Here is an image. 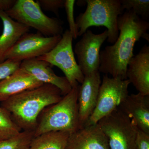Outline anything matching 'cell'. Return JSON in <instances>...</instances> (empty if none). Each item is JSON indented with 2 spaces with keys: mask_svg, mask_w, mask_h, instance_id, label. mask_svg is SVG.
<instances>
[{
  "mask_svg": "<svg viewBox=\"0 0 149 149\" xmlns=\"http://www.w3.org/2000/svg\"><path fill=\"white\" fill-rule=\"evenodd\" d=\"M102 81L100 72L85 76L78 91V116L80 128L83 127L93 113L97 100Z\"/></svg>",
  "mask_w": 149,
  "mask_h": 149,
  "instance_id": "obj_11",
  "label": "cell"
},
{
  "mask_svg": "<svg viewBox=\"0 0 149 149\" xmlns=\"http://www.w3.org/2000/svg\"><path fill=\"white\" fill-rule=\"evenodd\" d=\"M140 130L149 134V95H128L118 107Z\"/></svg>",
  "mask_w": 149,
  "mask_h": 149,
  "instance_id": "obj_16",
  "label": "cell"
},
{
  "mask_svg": "<svg viewBox=\"0 0 149 149\" xmlns=\"http://www.w3.org/2000/svg\"><path fill=\"white\" fill-rule=\"evenodd\" d=\"M74 0H65L64 8L66 12L67 19L69 27V31L73 39H76L78 36V30L74 18Z\"/></svg>",
  "mask_w": 149,
  "mask_h": 149,
  "instance_id": "obj_22",
  "label": "cell"
},
{
  "mask_svg": "<svg viewBox=\"0 0 149 149\" xmlns=\"http://www.w3.org/2000/svg\"><path fill=\"white\" fill-rule=\"evenodd\" d=\"M35 137L34 131L22 130L15 136L0 141V149H29Z\"/></svg>",
  "mask_w": 149,
  "mask_h": 149,
  "instance_id": "obj_19",
  "label": "cell"
},
{
  "mask_svg": "<svg viewBox=\"0 0 149 149\" xmlns=\"http://www.w3.org/2000/svg\"><path fill=\"white\" fill-rule=\"evenodd\" d=\"M21 131L8 112L0 107V141L10 138Z\"/></svg>",
  "mask_w": 149,
  "mask_h": 149,
  "instance_id": "obj_20",
  "label": "cell"
},
{
  "mask_svg": "<svg viewBox=\"0 0 149 149\" xmlns=\"http://www.w3.org/2000/svg\"><path fill=\"white\" fill-rule=\"evenodd\" d=\"M126 77L139 91L149 95V47L145 45L139 53L130 60L126 70Z\"/></svg>",
  "mask_w": 149,
  "mask_h": 149,
  "instance_id": "obj_12",
  "label": "cell"
},
{
  "mask_svg": "<svg viewBox=\"0 0 149 149\" xmlns=\"http://www.w3.org/2000/svg\"><path fill=\"white\" fill-rule=\"evenodd\" d=\"M65 149H110L98 123L86 125L70 135Z\"/></svg>",
  "mask_w": 149,
  "mask_h": 149,
  "instance_id": "obj_13",
  "label": "cell"
},
{
  "mask_svg": "<svg viewBox=\"0 0 149 149\" xmlns=\"http://www.w3.org/2000/svg\"><path fill=\"white\" fill-rule=\"evenodd\" d=\"M5 12L13 20L36 29L46 37L63 33V21L47 16L38 3L33 0H16L13 6Z\"/></svg>",
  "mask_w": 149,
  "mask_h": 149,
  "instance_id": "obj_5",
  "label": "cell"
},
{
  "mask_svg": "<svg viewBox=\"0 0 149 149\" xmlns=\"http://www.w3.org/2000/svg\"><path fill=\"white\" fill-rule=\"evenodd\" d=\"M130 84L128 79L121 80L104 74L95 108L84 126L97 124L118 108L129 95L128 89Z\"/></svg>",
  "mask_w": 149,
  "mask_h": 149,
  "instance_id": "obj_7",
  "label": "cell"
},
{
  "mask_svg": "<svg viewBox=\"0 0 149 149\" xmlns=\"http://www.w3.org/2000/svg\"><path fill=\"white\" fill-rule=\"evenodd\" d=\"M16 0H0V10H8L13 6Z\"/></svg>",
  "mask_w": 149,
  "mask_h": 149,
  "instance_id": "obj_26",
  "label": "cell"
},
{
  "mask_svg": "<svg viewBox=\"0 0 149 149\" xmlns=\"http://www.w3.org/2000/svg\"><path fill=\"white\" fill-rule=\"evenodd\" d=\"M63 96L54 85L43 84L2 102L1 107L10 115L22 130L35 131L37 118L46 107L56 103Z\"/></svg>",
  "mask_w": 149,
  "mask_h": 149,
  "instance_id": "obj_2",
  "label": "cell"
},
{
  "mask_svg": "<svg viewBox=\"0 0 149 149\" xmlns=\"http://www.w3.org/2000/svg\"><path fill=\"white\" fill-rule=\"evenodd\" d=\"M36 2L42 9L58 15L60 9L64 8L65 0H37Z\"/></svg>",
  "mask_w": 149,
  "mask_h": 149,
  "instance_id": "obj_24",
  "label": "cell"
},
{
  "mask_svg": "<svg viewBox=\"0 0 149 149\" xmlns=\"http://www.w3.org/2000/svg\"><path fill=\"white\" fill-rule=\"evenodd\" d=\"M110 149H136L137 127L118 108L99 120Z\"/></svg>",
  "mask_w": 149,
  "mask_h": 149,
  "instance_id": "obj_6",
  "label": "cell"
},
{
  "mask_svg": "<svg viewBox=\"0 0 149 149\" xmlns=\"http://www.w3.org/2000/svg\"><path fill=\"white\" fill-rule=\"evenodd\" d=\"M62 35L46 37L39 32L25 33L6 54L5 61L22 62L37 58L52 50L61 40Z\"/></svg>",
  "mask_w": 149,
  "mask_h": 149,
  "instance_id": "obj_9",
  "label": "cell"
},
{
  "mask_svg": "<svg viewBox=\"0 0 149 149\" xmlns=\"http://www.w3.org/2000/svg\"><path fill=\"white\" fill-rule=\"evenodd\" d=\"M0 18L3 24L2 34L0 36V63H1L5 61L6 54L22 35L29 32L30 28L13 20L4 11L0 10Z\"/></svg>",
  "mask_w": 149,
  "mask_h": 149,
  "instance_id": "obj_17",
  "label": "cell"
},
{
  "mask_svg": "<svg viewBox=\"0 0 149 149\" xmlns=\"http://www.w3.org/2000/svg\"><path fill=\"white\" fill-rule=\"evenodd\" d=\"M121 9L124 11L131 10L144 20L149 18V0H120Z\"/></svg>",
  "mask_w": 149,
  "mask_h": 149,
  "instance_id": "obj_21",
  "label": "cell"
},
{
  "mask_svg": "<svg viewBox=\"0 0 149 149\" xmlns=\"http://www.w3.org/2000/svg\"><path fill=\"white\" fill-rule=\"evenodd\" d=\"M52 67L48 62L37 58L23 61L20 66L43 84H51L57 87L61 91L63 96L65 95L72 88L66 77L58 76Z\"/></svg>",
  "mask_w": 149,
  "mask_h": 149,
  "instance_id": "obj_14",
  "label": "cell"
},
{
  "mask_svg": "<svg viewBox=\"0 0 149 149\" xmlns=\"http://www.w3.org/2000/svg\"><path fill=\"white\" fill-rule=\"evenodd\" d=\"M136 149H149V134L137 127L136 142Z\"/></svg>",
  "mask_w": 149,
  "mask_h": 149,
  "instance_id": "obj_25",
  "label": "cell"
},
{
  "mask_svg": "<svg viewBox=\"0 0 149 149\" xmlns=\"http://www.w3.org/2000/svg\"><path fill=\"white\" fill-rule=\"evenodd\" d=\"M21 62L7 59L0 63V81L10 76L20 68Z\"/></svg>",
  "mask_w": 149,
  "mask_h": 149,
  "instance_id": "obj_23",
  "label": "cell"
},
{
  "mask_svg": "<svg viewBox=\"0 0 149 149\" xmlns=\"http://www.w3.org/2000/svg\"><path fill=\"white\" fill-rule=\"evenodd\" d=\"M72 40L69 30H65L56 45L48 53L37 58L48 62L52 66L57 67L61 70L73 88L83 83L85 77L74 57Z\"/></svg>",
  "mask_w": 149,
  "mask_h": 149,
  "instance_id": "obj_8",
  "label": "cell"
},
{
  "mask_svg": "<svg viewBox=\"0 0 149 149\" xmlns=\"http://www.w3.org/2000/svg\"><path fill=\"white\" fill-rule=\"evenodd\" d=\"M43 84L26 70L20 67L0 81V102L5 101L11 97Z\"/></svg>",
  "mask_w": 149,
  "mask_h": 149,
  "instance_id": "obj_15",
  "label": "cell"
},
{
  "mask_svg": "<svg viewBox=\"0 0 149 149\" xmlns=\"http://www.w3.org/2000/svg\"><path fill=\"white\" fill-rule=\"evenodd\" d=\"M70 135L63 131H52L35 137L29 149H65Z\"/></svg>",
  "mask_w": 149,
  "mask_h": 149,
  "instance_id": "obj_18",
  "label": "cell"
},
{
  "mask_svg": "<svg viewBox=\"0 0 149 149\" xmlns=\"http://www.w3.org/2000/svg\"><path fill=\"white\" fill-rule=\"evenodd\" d=\"M118 26L119 35L115 42L100 52L99 71L125 80L128 63L134 56L135 44L141 38L149 42V22L132 11H125L118 17Z\"/></svg>",
  "mask_w": 149,
  "mask_h": 149,
  "instance_id": "obj_1",
  "label": "cell"
},
{
  "mask_svg": "<svg viewBox=\"0 0 149 149\" xmlns=\"http://www.w3.org/2000/svg\"><path fill=\"white\" fill-rule=\"evenodd\" d=\"M86 10L75 19L78 36H81L89 27L104 26L108 32L107 41L114 44L119 35L118 17L123 13L120 0H87Z\"/></svg>",
  "mask_w": 149,
  "mask_h": 149,
  "instance_id": "obj_4",
  "label": "cell"
},
{
  "mask_svg": "<svg viewBox=\"0 0 149 149\" xmlns=\"http://www.w3.org/2000/svg\"><path fill=\"white\" fill-rule=\"evenodd\" d=\"M82 36L75 45L74 52L85 77L99 72L100 49L107 39L108 32L106 29L100 34H96L88 29Z\"/></svg>",
  "mask_w": 149,
  "mask_h": 149,
  "instance_id": "obj_10",
  "label": "cell"
},
{
  "mask_svg": "<svg viewBox=\"0 0 149 149\" xmlns=\"http://www.w3.org/2000/svg\"><path fill=\"white\" fill-rule=\"evenodd\" d=\"M79 86L72 88L60 101L41 111L37 118L35 137L52 131L70 134L80 129L77 102Z\"/></svg>",
  "mask_w": 149,
  "mask_h": 149,
  "instance_id": "obj_3",
  "label": "cell"
}]
</instances>
